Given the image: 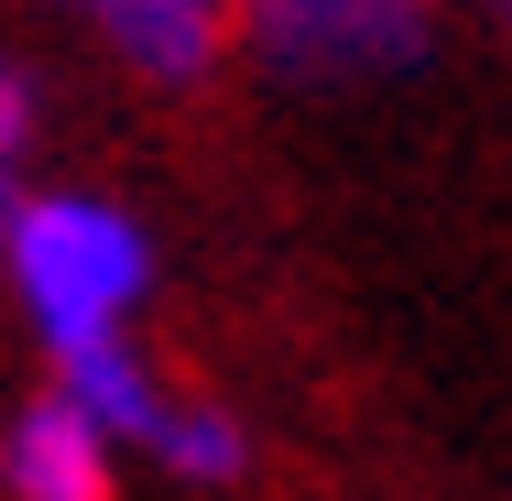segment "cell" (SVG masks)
Listing matches in <instances>:
<instances>
[{"label": "cell", "mask_w": 512, "mask_h": 501, "mask_svg": "<svg viewBox=\"0 0 512 501\" xmlns=\"http://www.w3.org/2000/svg\"><path fill=\"white\" fill-rule=\"evenodd\" d=\"M22 131H33V88L22 66H0V153H22Z\"/></svg>", "instance_id": "obj_7"}, {"label": "cell", "mask_w": 512, "mask_h": 501, "mask_svg": "<svg viewBox=\"0 0 512 501\" xmlns=\"http://www.w3.org/2000/svg\"><path fill=\"white\" fill-rule=\"evenodd\" d=\"M175 480H197V491H229V480H251V436H240V414L229 403H164V425L142 436Z\"/></svg>", "instance_id": "obj_6"}, {"label": "cell", "mask_w": 512, "mask_h": 501, "mask_svg": "<svg viewBox=\"0 0 512 501\" xmlns=\"http://www.w3.org/2000/svg\"><path fill=\"white\" fill-rule=\"evenodd\" d=\"M55 393L77 403L109 447H142V436L164 425V403H175L153 382V360L131 349V327H120V338H88V349H55Z\"/></svg>", "instance_id": "obj_5"}, {"label": "cell", "mask_w": 512, "mask_h": 501, "mask_svg": "<svg viewBox=\"0 0 512 501\" xmlns=\"http://www.w3.org/2000/svg\"><path fill=\"white\" fill-rule=\"evenodd\" d=\"M480 11H491V22H502V33H512V0H480Z\"/></svg>", "instance_id": "obj_8"}, {"label": "cell", "mask_w": 512, "mask_h": 501, "mask_svg": "<svg viewBox=\"0 0 512 501\" xmlns=\"http://www.w3.org/2000/svg\"><path fill=\"white\" fill-rule=\"evenodd\" d=\"M0 491L11 501H109V436L66 393H33L0 425Z\"/></svg>", "instance_id": "obj_4"}, {"label": "cell", "mask_w": 512, "mask_h": 501, "mask_svg": "<svg viewBox=\"0 0 512 501\" xmlns=\"http://www.w3.org/2000/svg\"><path fill=\"white\" fill-rule=\"evenodd\" d=\"M251 55L284 88H371L414 77L436 44V0H229Z\"/></svg>", "instance_id": "obj_2"}, {"label": "cell", "mask_w": 512, "mask_h": 501, "mask_svg": "<svg viewBox=\"0 0 512 501\" xmlns=\"http://www.w3.org/2000/svg\"><path fill=\"white\" fill-rule=\"evenodd\" d=\"M66 11L153 88H197L229 44V0H66Z\"/></svg>", "instance_id": "obj_3"}, {"label": "cell", "mask_w": 512, "mask_h": 501, "mask_svg": "<svg viewBox=\"0 0 512 501\" xmlns=\"http://www.w3.org/2000/svg\"><path fill=\"white\" fill-rule=\"evenodd\" d=\"M0 273L44 349H88V338H120L131 305L153 295V229L77 186L0 197Z\"/></svg>", "instance_id": "obj_1"}]
</instances>
